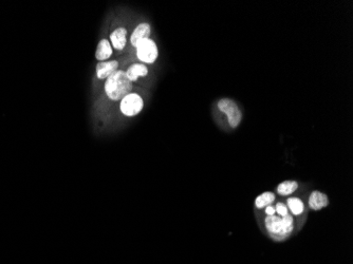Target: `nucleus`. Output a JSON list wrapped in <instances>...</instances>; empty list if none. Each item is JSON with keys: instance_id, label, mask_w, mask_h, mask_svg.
Instances as JSON below:
<instances>
[{"instance_id": "1", "label": "nucleus", "mask_w": 353, "mask_h": 264, "mask_svg": "<svg viewBox=\"0 0 353 264\" xmlns=\"http://www.w3.org/2000/svg\"><path fill=\"white\" fill-rule=\"evenodd\" d=\"M263 227L266 234L275 242L288 240L295 232V218L289 214L285 217L277 215L263 218Z\"/></svg>"}, {"instance_id": "2", "label": "nucleus", "mask_w": 353, "mask_h": 264, "mask_svg": "<svg viewBox=\"0 0 353 264\" xmlns=\"http://www.w3.org/2000/svg\"><path fill=\"white\" fill-rule=\"evenodd\" d=\"M132 83L128 80L125 71L117 70L106 80L105 92L109 100L119 102L131 93Z\"/></svg>"}, {"instance_id": "3", "label": "nucleus", "mask_w": 353, "mask_h": 264, "mask_svg": "<svg viewBox=\"0 0 353 264\" xmlns=\"http://www.w3.org/2000/svg\"><path fill=\"white\" fill-rule=\"evenodd\" d=\"M218 109L225 114L227 122L231 128L235 129L240 125L242 112L236 102L230 100V98H221L218 102Z\"/></svg>"}, {"instance_id": "4", "label": "nucleus", "mask_w": 353, "mask_h": 264, "mask_svg": "<svg viewBox=\"0 0 353 264\" xmlns=\"http://www.w3.org/2000/svg\"><path fill=\"white\" fill-rule=\"evenodd\" d=\"M136 50H137L138 58L142 62H144V64L153 63L159 56V50L157 47V43L150 38L140 41L136 47Z\"/></svg>"}, {"instance_id": "5", "label": "nucleus", "mask_w": 353, "mask_h": 264, "mask_svg": "<svg viewBox=\"0 0 353 264\" xmlns=\"http://www.w3.org/2000/svg\"><path fill=\"white\" fill-rule=\"evenodd\" d=\"M144 107V101L137 93H130L121 101L120 109L125 116H136Z\"/></svg>"}, {"instance_id": "6", "label": "nucleus", "mask_w": 353, "mask_h": 264, "mask_svg": "<svg viewBox=\"0 0 353 264\" xmlns=\"http://www.w3.org/2000/svg\"><path fill=\"white\" fill-rule=\"evenodd\" d=\"M329 203L330 201L328 195L319 190H313L308 197V207L314 212L324 210L329 205Z\"/></svg>"}, {"instance_id": "7", "label": "nucleus", "mask_w": 353, "mask_h": 264, "mask_svg": "<svg viewBox=\"0 0 353 264\" xmlns=\"http://www.w3.org/2000/svg\"><path fill=\"white\" fill-rule=\"evenodd\" d=\"M119 70V62L116 60L101 61L96 64V76L100 80H107L110 75Z\"/></svg>"}, {"instance_id": "8", "label": "nucleus", "mask_w": 353, "mask_h": 264, "mask_svg": "<svg viewBox=\"0 0 353 264\" xmlns=\"http://www.w3.org/2000/svg\"><path fill=\"white\" fill-rule=\"evenodd\" d=\"M285 204H286V206H288L289 213L294 218H299L306 213V204H305L304 200L301 199L300 196L292 195V196L286 197Z\"/></svg>"}, {"instance_id": "9", "label": "nucleus", "mask_w": 353, "mask_h": 264, "mask_svg": "<svg viewBox=\"0 0 353 264\" xmlns=\"http://www.w3.org/2000/svg\"><path fill=\"white\" fill-rule=\"evenodd\" d=\"M150 34H151V27H150V25L147 24V23L140 24L134 30V32H132V34L130 36L131 45L136 48L140 41L149 38Z\"/></svg>"}, {"instance_id": "10", "label": "nucleus", "mask_w": 353, "mask_h": 264, "mask_svg": "<svg viewBox=\"0 0 353 264\" xmlns=\"http://www.w3.org/2000/svg\"><path fill=\"white\" fill-rule=\"evenodd\" d=\"M111 46L116 50H123L127 42V30L125 28H117L110 34Z\"/></svg>"}, {"instance_id": "11", "label": "nucleus", "mask_w": 353, "mask_h": 264, "mask_svg": "<svg viewBox=\"0 0 353 264\" xmlns=\"http://www.w3.org/2000/svg\"><path fill=\"white\" fill-rule=\"evenodd\" d=\"M300 188V183L295 180H285L276 187V192L280 196H292Z\"/></svg>"}, {"instance_id": "12", "label": "nucleus", "mask_w": 353, "mask_h": 264, "mask_svg": "<svg viewBox=\"0 0 353 264\" xmlns=\"http://www.w3.org/2000/svg\"><path fill=\"white\" fill-rule=\"evenodd\" d=\"M112 55V46L106 38L100 40L95 51V58L100 61H106Z\"/></svg>"}, {"instance_id": "13", "label": "nucleus", "mask_w": 353, "mask_h": 264, "mask_svg": "<svg viewBox=\"0 0 353 264\" xmlns=\"http://www.w3.org/2000/svg\"><path fill=\"white\" fill-rule=\"evenodd\" d=\"M125 73L127 75L128 80L132 83V82H137L138 79L141 78V76H143V78L146 76L148 74V68L144 63H134L130 65Z\"/></svg>"}, {"instance_id": "14", "label": "nucleus", "mask_w": 353, "mask_h": 264, "mask_svg": "<svg viewBox=\"0 0 353 264\" xmlns=\"http://www.w3.org/2000/svg\"><path fill=\"white\" fill-rule=\"evenodd\" d=\"M275 201H276V194L272 191H264L257 195L255 202H254V206H255L256 210L262 211L263 208L272 205Z\"/></svg>"}, {"instance_id": "15", "label": "nucleus", "mask_w": 353, "mask_h": 264, "mask_svg": "<svg viewBox=\"0 0 353 264\" xmlns=\"http://www.w3.org/2000/svg\"><path fill=\"white\" fill-rule=\"evenodd\" d=\"M275 211H276V215L279 217H285L286 215L290 214L285 202H281V201L275 204Z\"/></svg>"}, {"instance_id": "16", "label": "nucleus", "mask_w": 353, "mask_h": 264, "mask_svg": "<svg viewBox=\"0 0 353 264\" xmlns=\"http://www.w3.org/2000/svg\"><path fill=\"white\" fill-rule=\"evenodd\" d=\"M263 210H264V214H266V217L276 215V211H275V205H273V204L267 206L266 208H263Z\"/></svg>"}]
</instances>
